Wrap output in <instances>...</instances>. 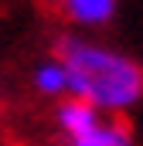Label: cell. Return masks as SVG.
I'll use <instances>...</instances> for the list:
<instances>
[{"mask_svg":"<svg viewBox=\"0 0 143 146\" xmlns=\"http://www.w3.org/2000/svg\"><path fill=\"white\" fill-rule=\"evenodd\" d=\"M51 10L61 17V24H68L72 31H106L119 14L123 0H48Z\"/></svg>","mask_w":143,"mask_h":146,"instance_id":"7a4b0ae2","label":"cell"},{"mask_svg":"<svg viewBox=\"0 0 143 146\" xmlns=\"http://www.w3.org/2000/svg\"><path fill=\"white\" fill-rule=\"evenodd\" d=\"M55 54L65 61L68 95L112 115H130L143 106V65L130 51L89 31H65L55 41Z\"/></svg>","mask_w":143,"mask_h":146,"instance_id":"6da1fadb","label":"cell"},{"mask_svg":"<svg viewBox=\"0 0 143 146\" xmlns=\"http://www.w3.org/2000/svg\"><path fill=\"white\" fill-rule=\"evenodd\" d=\"M65 146H109L99 136H78V139H65Z\"/></svg>","mask_w":143,"mask_h":146,"instance_id":"277c9868","label":"cell"},{"mask_svg":"<svg viewBox=\"0 0 143 146\" xmlns=\"http://www.w3.org/2000/svg\"><path fill=\"white\" fill-rule=\"evenodd\" d=\"M31 88L41 99H51V102H58V99L68 95V72H65V61L55 51L31 68Z\"/></svg>","mask_w":143,"mask_h":146,"instance_id":"3957f363","label":"cell"}]
</instances>
